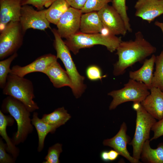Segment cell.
<instances>
[{
	"mask_svg": "<svg viewBox=\"0 0 163 163\" xmlns=\"http://www.w3.org/2000/svg\"><path fill=\"white\" fill-rule=\"evenodd\" d=\"M112 6L120 14L125 23L127 31L131 32L132 29L127 14V7L126 5V0H112Z\"/></svg>",
	"mask_w": 163,
	"mask_h": 163,
	"instance_id": "cell-27",
	"label": "cell"
},
{
	"mask_svg": "<svg viewBox=\"0 0 163 163\" xmlns=\"http://www.w3.org/2000/svg\"><path fill=\"white\" fill-rule=\"evenodd\" d=\"M43 73L48 77L55 87L59 88L68 86L72 88V83L67 73L57 60L53 62Z\"/></svg>",
	"mask_w": 163,
	"mask_h": 163,
	"instance_id": "cell-17",
	"label": "cell"
},
{
	"mask_svg": "<svg viewBox=\"0 0 163 163\" xmlns=\"http://www.w3.org/2000/svg\"><path fill=\"white\" fill-rule=\"evenodd\" d=\"M56 56L50 53L42 55L30 64L21 66L16 65L11 69L10 73L21 77L34 72L43 73L54 62L57 60Z\"/></svg>",
	"mask_w": 163,
	"mask_h": 163,
	"instance_id": "cell-14",
	"label": "cell"
},
{
	"mask_svg": "<svg viewBox=\"0 0 163 163\" xmlns=\"http://www.w3.org/2000/svg\"><path fill=\"white\" fill-rule=\"evenodd\" d=\"M70 6L75 8L81 9L87 0H65Z\"/></svg>",
	"mask_w": 163,
	"mask_h": 163,
	"instance_id": "cell-34",
	"label": "cell"
},
{
	"mask_svg": "<svg viewBox=\"0 0 163 163\" xmlns=\"http://www.w3.org/2000/svg\"><path fill=\"white\" fill-rule=\"evenodd\" d=\"M56 0H23L22 5H31L38 10H41L44 6L48 7Z\"/></svg>",
	"mask_w": 163,
	"mask_h": 163,
	"instance_id": "cell-32",
	"label": "cell"
},
{
	"mask_svg": "<svg viewBox=\"0 0 163 163\" xmlns=\"http://www.w3.org/2000/svg\"><path fill=\"white\" fill-rule=\"evenodd\" d=\"M14 120L11 116L5 115L0 110V135L5 141L7 152L16 160L19 155V150L8 136L6 131L7 127L12 126L14 123Z\"/></svg>",
	"mask_w": 163,
	"mask_h": 163,
	"instance_id": "cell-20",
	"label": "cell"
},
{
	"mask_svg": "<svg viewBox=\"0 0 163 163\" xmlns=\"http://www.w3.org/2000/svg\"><path fill=\"white\" fill-rule=\"evenodd\" d=\"M150 90V94L140 104L149 114L159 120L163 118V91L155 87H152Z\"/></svg>",
	"mask_w": 163,
	"mask_h": 163,
	"instance_id": "cell-15",
	"label": "cell"
},
{
	"mask_svg": "<svg viewBox=\"0 0 163 163\" xmlns=\"http://www.w3.org/2000/svg\"><path fill=\"white\" fill-rule=\"evenodd\" d=\"M71 116L64 107L58 108L53 112L43 115L42 120L44 122L58 128L65 124Z\"/></svg>",
	"mask_w": 163,
	"mask_h": 163,
	"instance_id": "cell-24",
	"label": "cell"
},
{
	"mask_svg": "<svg viewBox=\"0 0 163 163\" xmlns=\"http://www.w3.org/2000/svg\"><path fill=\"white\" fill-rule=\"evenodd\" d=\"M156 50V47L145 38L141 32H137L134 40L122 41L117 47L116 54L118 59L113 65V75L123 74L128 68L145 59Z\"/></svg>",
	"mask_w": 163,
	"mask_h": 163,
	"instance_id": "cell-1",
	"label": "cell"
},
{
	"mask_svg": "<svg viewBox=\"0 0 163 163\" xmlns=\"http://www.w3.org/2000/svg\"><path fill=\"white\" fill-rule=\"evenodd\" d=\"M31 120L32 123L35 128L38 134V143L37 151L38 152H40L44 148V141L46 136L49 133H54L58 127L43 122L41 119L39 118L38 113L36 112L33 113Z\"/></svg>",
	"mask_w": 163,
	"mask_h": 163,
	"instance_id": "cell-21",
	"label": "cell"
},
{
	"mask_svg": "<svg viewBox=\"0 0 163 163\" xmlns=\"http://www.w3.org/2000/svg\"><path fill=\"white\" fill-rule=\"evenodd\" d=\"M155 63V69L152 79L151 88H157L163 91V50L159 55L156 56Z\"/></svg>",
	"mask_w": 163,
	"mask_h": 163,
	"instance_id": "cell-25",
	"label": "cell"
},
{
	"mask_svg": "<svg viewBox=\"0 0 163 163\" xmlns=\"http://www.w3.org/2000/svg\"><path fill=\"white\" fill-rule=\"evenodd\" d=\"M156 56L153 54L152 55L149 59H145L139 69L134 71H130L129 76L130 79L143 83L150 90L152 87Z\"/></svg>",
	"mask_w": 163,
	"mask_h": 163,
	"instance_id": "cell-18",
	"label": "cell"
},
{
	"mask_svg": "<svg viewBox=\"0 0 163 163\" xmlns=\"http://www.w3.org/2000/svg\"><path fill=\"white\" fill-rule=\"evenodd\" d=\"M150 140H146L143 144L140 159L147 163H163V142L160 143L155 149L151 148Z\"/></svg>",
	"mask_w": 163,
	"mask_h": 163,
	"instance_id": "cell-22",
	"label": "cell"
},
{
	"mask_svg": "<svg viewBox=\"0 0 163 163\" xmlns=\"http://www.w3.org/2000/svg\"><path fill=\"white\" fill-rule=\"evenodd\" d=\"M64 41L70 51L75 55L82 48L100 45L105 46L110 52L116 50L122 41L121 37L113 35H105L101 33L87 34L78 32L66 39Z\"/></svg>",
	"mask_w": 163,
	"mask_h": 163,
	"instance_id": "cell-3",
	"label": "cell"
},
{
	"mask_svg": "<svg viewBox=\"0 0 163 163\" xmlns=\"http://www.w3.org/2000/svg\"><path fill=\"white\" fill-rule=\"evenodd\" d=\"M18 56V54L16 52L6 59L0 61V87L2 89L5 86L8 75L10 73L11 63Z\"/></svg>",
	"mask_w": 163,
	"mask_h": 163,
	"instance_id": "cell-26",
	"label": "cell"
},
{
	"mask_svg": "<svg viewBox=\"0 0 163 163\" xmlns=\"http://www.w3.org/2000/svg\"><path fill=\"white\" fill-rule=\"evenodd\" d=\"M135 15L150 23L163 14V0H137Z\"/></svg>",
	"mask_w": 163,
	"mask_h": 163,
	"instance_id": "cell-13",
	"label": "cell"
},
{
	"mask_svg": "<svg viewBox=\"0 0 163 163\" xmlns=\"http://www.w3.org/2000/svg\"><path fill=\"white\" fill-rule=\"evenodd\" d=\"M149 90L143 83L130 79L123 88L108 93V95L113 98L109 109H114L119 105L127 102H141L150 94Z\"/></svg>",
	"mask_w": 163,
	"mask_h": 163,
	"instance_id": "cell-7",
	"label": "cell"
},
{
	"mask_svg": "<svg viewBox=\"0 0 163 163\" xmlns=\"http://www.w3.org/2000/svg\"><path fill=\"white\" fill-rule=\"evenodd\" d=\"M1 110L9 113L17 123V130L12 139L13 143L17 145L23 143L34 129L30 118L31 112L21 102L8 96L3 100Z\"/></svg>",
	"mask_w": 163,
	"mask_h": 163,
	"instance_id": "cell-2",
	"label": "cell"
},
{
	"mask_svg": "<svg viewBox=\"0 0 163 163\" xmlns=\"http://www.w3.org/2000/svg\"><path fill=\"white\" fill-rule=\"evenodd\" d=\"M24 34L19 21L11 22L0 31V60L16 52L23 44Z\"/></svg>",
	"mask_w": 163,
	"mask_h": 163,
	"instance_id": "cell-8",
	"label": "cell"
},
{
	"mask_svg": "<svg viewBox=\"0 0 163 163\" xmlns=\"http://www.w3.org/2000/svg\"><path fill=\"white\" fill-rule=\"evenodd\" d=\"M23 0H0V31L9 23L19 21Z\"/></svg>",
	"mask_w": 163,
	"mask_h": 163,
	"instance_id": "cell-16",
	"label": "cell"
},
{
	"mask_svg": "<svg viewBox=\"0 0 163 163\" xmlns=\"http://www.w3.org/2000/svg\"><path fill=\"white\" fill-rule=\"evenodd\" d=\"M101 157L102 160L104 161H109L108 152L107 151L102 152L101 154Z\"/></svg>",
	"mask_w": 163,
	"mask_h": 163,
	"instance_id": "cell-36",
	"label": "cell"
},
{
	"mask_svg": "<svg viewBox=\"0 0 163 163\" xmlns=\"http://www.w3.org/2000/svg\"></svg>",
	"mask_w": 163,
	"mask_h": 163,
	"instance_id": "cell-38",
	"label": "cell"
},
{
	"mask_svg": "<svg viewBox=\"0 0 163 163\" xmlns=\"http://www.w3.org/2000/svg\"><path fill=\"white\" fill-rule=\"evenodd\" d=\"M88 78L92 81L101 80L106 75H102L100 68L97 66L91 65L87 68L86 71Z\"/></svg>",
	"mask_w": 163,
	"mask_h": 163,
	"instance_id": "cell-30",
	"label": "cell"
},
{
	"mask_svg": "<svg viewBox=\"0 0 163 163\" xmlns=\"http://www.w3.org/2000/svg\"><path fill=\"white\" fill-rule=\"evenodd\" d=\"M120 155L119 153L116 151L111 150L108 151V156L109 160L113 161L115 160Z\"/></svg>",
	"mask_w": 163,
	"mask_h": 163,
	"instance_id": "cell-35",
	"label": "cell"
},
{
	"mask_svg": "<svg viewBox=\"0 0 163 163\" xmlns=\"http://www.w3.org/2000/svg\"><path fill=\"white\" fill-rule=\"evenodd\" d=\"M54 37L53 45L56 52V57L62 62L72 83L71 89L75 97H80L86 88L84 84L85 77L78 72L71 56L70 50L62 39L56 29H51Z\"/></svg>",
	"mask_w": 163,
	"mask_h": 163,
	"instance_id": "cell-4",
	"label": "cell"
},
{
	"mask_svg": "<svg viewBox=\"0 0 163 163\" xmlns=\"http://www.w3.org/2000/svg\"><path fill=\"white\" fill-rule=\"evenodd\" d=\"M151 130L154 132V135L150 140V141L156 139L163 136V118L158 120L152 126Z\"/></svg>",
	"mask_w": 163,
	"mask_h": 163,
	"instance_id": "cell-33",
	"label": "cell"
},
{
	"mask_svg": "<svg viewBox=\"0 0 163 163\" xmlns=\"http://www.w3.org/2000/svg\"><path fill=\"white\" fill-rule=\"evenodd\" d=\"M127 130L126 124L123 122L117 133L111 138L104 140L103 144L113 148L131 163H140L131 156L128 151L127 145L129 143L130 138L126 134Z\"/></svg>",
	"mask_w": 163,
	"mask_h": 163,
	"instance_id": "cell-12",
	"label": "cell"
},
{
	"mask_svg": "<svg viewBox=\"0 0 163 163\" xmlns=\"http://www.w3.org/2000/svg\"><path fill=\"white\" fill-rule=\"evenodd\" d=\"M104 27L97 12L82 14L80 21V32L87 34L100 33Z\"/></svg>",
	"mask_w": 163,
	"mask_h": 163,
	"instance_id": "cell-19",
	"label": "cell"
},
{
	"mask_svg": "<svg viewBox=\"0 0 163 163\" xmlns=\"http://www.w3.org/2000/svg\"><path fill=\"white\" fill-rule=\"evenodd\" d=\"M154 24L155 26L158 27L161 29L163 34V22H160L158 21H156L155 22Z\"/></svg>",
	"mask_w": 163,
	"mask_h": 163,
	"instance_id": "cell-37",
	"label": "cell"
},
{
	"mask_svg": "<svg viewBox=\"0 0 163 163\" xmlns=\"http://www.w3.org/2000/svg\"><path fill=\"white\" fill-rule=\"evenodd\" d=\"M62 151V145L59 143H56L50 147L47 154L44 158L45 161L43 163H60L59 157Z\"/></svg>",
	"mask_w": 163,
	"mask_h": 163,
	"instance_id": "cell-28",
	"label": "cell"
},
{
	"mask_svg": "<svg viewBox=\"0 0 163 163\" xmlns=\"http://www.w3.org/2000/svg\"><path fill=\"white\" fill-rule=\"evenodd\" d=\"M70 7L65 0H56L46 9V18L50 23L56 25L61 17Z\"/></svg>",
	"mask_w": 163,
	"mask_h": 163,
	"instance_id": "cell-23",
	"label": "cell"
},
{
	"mask_svg": "<svg viewBox=\"0 0 163 163\" xmlns=\"http://www.w3.org/2000/svg\"><path fill=\"white\" fill-rule=\"evenodd\" d=\"M46 10L37 11L28 5L22 6L19 22L24 34L29 29L43 31L47 28L51 29L46 18Z\"/></svg>",
	"mask_w": 163,
	"mask_h": 163,
	"instance_id": "cell-9",
	"label": "cell"
},
{
	"mask_svg": "<svg viewBox=\"0 0 163 163\" xmlns=\"http://www.w3.org/2000/svg\"><path fill=\"white\" fill-rule=\"evenodd\" d=\"M104 27L111 35L125 36L127 31L122 18L112 6L107 5L97 11Z\"/></svg>",
	"mask_w": 163,
	"mask_h": 163,
	"instance_id": "cell-10",
	"label": "cell"
},
{
	"mask_svg": "<svg viewBox=\"0 0 163 163\" xmlns=\"http://www.w3.org/2000/svg\"><path fill=\"white\" fill-rule=\"evenodd\" d=\"M2 138H0V163H14L15 159L7 152L6 143H4Z\"/></svg>",
	"mask_w": 163,
	"mask_h": 163,
	"instance_id": "cell-31",
	"label": "cell"
},
{
	"mask_svg": "<svg viewBox=\"0 0 163 163\" xmlns=\"http://www.w3.org/2000/svg\"><path fill=\"white\" fill-rule=\"evenodd\" d=\"M112 1V0H87L81 10L82 13L98 11Z\"/></svg>",
	"mask_w": 163,
	"mask_h": 163,
	"instance_id": "cell-29",
	"label": "cell"
},
{
	"mask_svg": "<svg viewBox=\"0 0 163 163\" xmlns=\"http://www.w3.org/2000/svg\"><path fill=\"white\" fill-rule=\"evenodd\" d=\"M133 103V107L136 113V126L134 136L130 145L133 147V156L139 161L143 144L149 139L152 127L156 120L144 109L140 102Z\"/></svg>",
	"mask_w": 163,
	"mask_h": 163,
	"instance_id": "cell-6",
	"label": "cell"
},
{
	"mask_svg": "<svg viewBox=\"0 0 163 163\" xmlns=\"http://www.w3.org/2000/svg\"><path fill=\"white\" fill-rule=\"evenodd\" d=\"M3 93L21 102L30 112L39 109L33 100L35 96L33 83L24 77L9 73L3 88Z\"/></svg>",
	"mask_w": 163,
	"mask_h": 163,
	"instance_id": "cell-5",
	"label": "cell"
},
{
	"mask_svg": "<svg viewBox=\"0 0 163 163\" xmlns=\"http://www.w3.org/2000/svg\"><path fill=\"white\" fill-rule=\"evenodd\" d=\"M82 14L80 9L70 7L63 14L56 25L62 38L66 39L78 32Z\"/></svg>",
	"mask_w": 163,
	"mask_h": 163,
	"instance_id": "cell-11",
	"label": "cell"
}]
</instances>
